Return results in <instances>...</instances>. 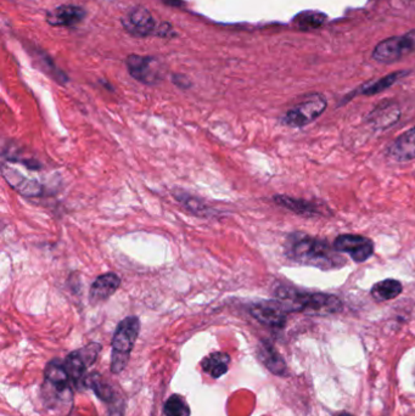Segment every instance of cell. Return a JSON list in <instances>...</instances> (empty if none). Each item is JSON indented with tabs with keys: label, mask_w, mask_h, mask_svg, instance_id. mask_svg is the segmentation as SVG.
I'll use <instances>...</instances> for the list:
<instances>
[{
	"label": "cell",
	"mask_w": 415,
	"mask_h": 416,
	"mask_svg": "<svg viewBox=\"0 0 415 416\" xmlns=\"http://www.w3.org/2000/svg\"><path fill=\"white\" fill-rule=\"evenodd\" d=\"M285 255L298 264L322 270L343 268L346 260L323 239L313 238L302 233L289 235L285 243Z\"/></svg>",
	"instance_id": "1"
},
{
	"label": "cell",
	"mask_w": 415,
	"mask_h": 416,
	"mask_svg": "<svg viewBox=\"0 0 415 416\" xmlns=\"http://www.w3.org/2000/svg\"><path fill=\"white\" fill-rule=\"evenodd\" d=\"M275 296L288 311H298L307 316H331L343 311L341 300L330 293H310L280 286Z\"/></svg>",
	"instance_id": "2"
},
{
	"label": "cell",
	"mask_w": 415,
	"mask_h": 416,
	"mask_svg": "<svg viewBox=\"0 0 415 416\" xmlns=\"http://www.w3.org/2000/svg\"><path fill=\"white\" fill-rule=\"evenodd\" d=\"M71 379L65 364L59 359L46 365L41 397L46 407L58 416H67L72 410L73 392Z\"/></svg>",
	"instance_id": "3"
},
{
	"label": "cell",
	"mask_w": 415,
	"mask_h": 416,
	"mask_svg": "<svg viewBox=\"0 0 415 416\" xmlns=\"http://www.w3.org/2000/svg\"><path fill=\"white\" fill-rule=\"evenodd\" d=\"M140 331V321L137 316H127L117 325L112 339L111 371L119 374L127 366L133 347Z\"/></svg>",
	"instance_id": "4"
},
{
	"label": "cell",
	"mask_w": 415,
	"mask_h": 416,
	"mask_svg": "<svg viewBox=\"0 0 415 416\" xmlns=\"http://www.w3.org/2000/svg\"><path fill=\"white\" fill-rule=\"evenodd\" d=\"M413 53H415V29L380 41L371 51V59L379 64H393Z\"/></svg>",
	"instance_id": "5"
},
{
	"label": "cell",
	"mask_w": 415,
	"mask_h": 416,
	"mask_svg": "<svg viewBox=\"0 0 415 416\" xmlns=\"http://www.w3.org/2000/svg\"><path fill=\"white\" fill-rule=\"evenodd\" d=\"M328 107V100L322 94H313L284 114L282 123L290 128H302L320 119Z\"/></svg>",
	"instance_id": "6"
},
{
	"label": "cell",
	"mask_w": 415,
	"mask_h": 416,
	"mask_svg": "<svg viewBox=\"0 0 415 416\" xmlns=\"http://www.w3.org/2000/svg\"><path fill=\"white\" fill-rule=\"evenodd\" d=\"M100 351V343L91 342L81 349L70 353L65 359V368L69 373L70 379L77 387L81 386L83 376L86 374L88 368L95 363Z\"/></svg>",
	"instance_id": "7"
},
{
	"label": "cell",
	"mask_w": 415,
	"mask_h": 416,
	"mask_svg": "<svg viewBox=\"0 0 415 416\" xmlns=\"http://www.w3.org/2000/svg\"><path fill=\"white\" fill-rule=\"evenodd\" d=\"M334 248L340 253H347L357 263L368 261L375 251L373 240L356 234L338 235L334 241Z\"/></svg>",
	"instance_id": "8"
},
{
	"label": "cell",
	"mask_w": 415,
	"mask_h": 416,
	"mask_svg": "<svg viewBox=\"0 0 415 416\" xmlns=\"http://www.w3.org/2000/svg\"><path fill=\"white\" fill-rule=\"evenodd\" d=\"M127 67L131 76L144 84H156L162 78L160 64L152 58L131 55L127 59Z\"/></svg>",
	"instance_id": "9"
},
{
	"label": "cell",
	"mask_w": 415,
	"mask_h": 416,
	"mask_svg": "<svg viewBox=\"0 0 415 416\" xmlns=\"http://www.w3.org/2000/svg\"><path fill=\"white\" fill-rule=\"evenodd\" d=\"M250 313L261 324L270 328H283L286 323V314L289 311L278 300H270L253 303L250 308Z\"/></svg>",
	"instance_id": "10"
},
{
	"label": "cell",
	"mask_w": 415,
	"mask_h": 416,
	"mask_svg": "<svg viewBox=\"0 0 415 416\" xmlns=\"http://www.w3.org/2000/svg\"><path fill=\"white\" fill-rule=\"evenodd\" d=\"M124 28L134 36L145 37L156 31V22L150 11L145 8H134L124 19Z\"/></svg>",
	"instance_id": "11"
},
{
	"label": "cell",
	"mask_w": 415,
	"mask_h": 416,
	"mask_svg": "<svg viewBox=\"0 0 415 416\" xmlns=\"http://www.w3.org/2000/svg\"><path fill=\"white\" fill-rule=\"evenodd\" d=\"M121 285V279L117 274L114 273H106L96 278L95 281L91 284V291H89V300L91 304H99L101 302H105L109 300Z\"/></svg>",
	"instance_id": "12"
},
{
	"label": "cell",
	"mask_w": 415,
	"mask_h": 416,
	"mask_svg": "<svg viewBox=\"0 0 415 416\" xmlns=\"http://www.w3.org/2000/svg\"><path fill=\"white\" fill-rule=\"evenodd\" d=\"M274 202L279 206L284 207L295 215L303 217H315V215H324L323 208L313 201H307L303 199L288 196V195H275Z\"/></svg>",
	"instance_id": "13"
},
{
	"label": "cell",
	"mask_w": 415,
	"mask_h": 416,
	"mask_svg": "<svg viewBox=\"0 0 415 416\" xmlns=\"http://www.w3.org/2000/svg\"><path fill=\"white\" fill-rule=\"evenodd\" d=\"M3 175L6 179V182L15 188V190L21 192L22 195L26 196H39L41 194V184L33 180V179H28L25 177L22 173H20L14 168L10 167H3Z\"/></svg>",
	"instance_id": "14"
},
{
	"label": "cell",
	"mask_w": 415,
	"mask_h": 416,
	"mask_svg": "<svg viewBox=\"0 0 415 416\" xmlns=\"http://www.w3.org/2000/svg\"><path fill=\"white\" fill-rule=\"evenodd\" d=\"M400 117H401V110L397 104L388 102V104H381L374 109L368 117V122L374 128L386 129L396 123Z\"/></svg>",
	"instance_id": "15"
},
{
	"label": "cell",
	"mask_w": 415,
	"mask_h": 416,
	"mask_svg": "<svg viewBox=\"0 0 415 416\" xmlns=\"http://www.w3.org/2000/svg\"><path fill=\"white\" fill-rule=\"evenodd\" d=\"M258 358L274 375H288V366L278 351L268 342H262L258 348Z\"/></svg>",
	"instance_id": "16"
},
{
	"label": "cell",
	"mask_w": 415,
	"mask_h": 416,
	"mask_svg": "<svg viewBox=\"0 0 415 416\" xmlns=\"http://www.w3.org/2000/svg\"><path fill=\"white\" fill-rule=\"evenodd\" d=\"M84 18V11L79 6L62 5L48 14V22L53 26H73L81 22Z\"/></svg>",
	"instance_id": "17"
},
{
	"label": "cell",
	"mask_w": 415,
	"mask_h": 416,
	"mask_svg": "<svg viewBox=\"0 0 415 416\" xmlns=\"http://www.w3.org/2000/svg\"><path fill=\"white\" fill-rule=\"evenodd\" d=\"M407 74H409V71H396L393 74H386V76H383L379 79L365 83L357 90V94L371 96L385 92L388 88L393 87V84H396L400 79L406 77Z\"/></svg>",
	"instance_id": "18"
},
{
	"label": "cell",
	"mask_w": 415,
	"mask_h": 416,
	"mask_svg": "<svg viewBox=\"0 0 415 416\" xmlns=\"http://www.w3.org/2000/svg\"><path fill=\"white\" fill-rule=\"evenodd\" d=\"M403 291V285L396 279L381 280L371 288L370 293L378 302H385L397 298Z\"/></svg>",
	"instance_id": "19"
},
{
	"label": "cell",
	"mask_w": 415,
	"mask_h": 416,
	"mask_svg": "<svg viewBox=\"0 0 415 416\" xmlns=\"http://www.w3.org/2000/svg\"><path fill=\"white\" fill-rule=\"evenodd\" d=\"M230 363V357L227 353L215 352L211 353L210 356L202 361L201 365L205 373H207L211 377L219 379L228 371V365Z\"/></svg>",
	"instance_id": "20"
},
{
	"label": "cell",
	"mask_w": 415,
	"mask_h": 416,
	"mask_svg": "<svg viewBox=\"0 0 415 416\" xmlns=\"http://www.w3.org/2000/svg\"><path fill=\"white\" fill-rule=\"evenodd\" d=\"M327 15L320 13V11H315V10H310V11H303L301 14L297 15L296 18L294 19V22L296 23V26L301 29H317V28L324 26L327 22Z\"/></svg>",
	"instance_id": "21"
},
{
	"label": "cell",
	"mask_w": 415,
	"mask_h": 416,
	"mask_svg": "<svg viewBox=\"0 0 415 416\" xmlns=\"http://www.w3.org/2000/svg\"><path fill=\"white\" fill-rule=\"evenodd\" d=\"M86 384L89 386L96 396L100 398L101 401H104L106 403H112L117 399L116 398V392H114L112 387L109 384H106L104 380L101 379L100 375H93L89 376V379L86 380Z\"/></svg>",
	"instance_id": "22"
},
{
	"label": "cell",
	"mask_w": 415,
	"mask_h": 416,
	"mask_svg": "<svg viewBox=\"0 0 415 416\" xmlns=\"http://www.w3.org/2000/svg\"><path fill=\"white\" fill-rule=\"evenodd\" d=\"M164 414L166 416H190V408L182 396L173 394L164 404Z\"/></svg>",
	"instance_id": "23"
},
{
	"label": "cell",
	"mask_w": 415,
	"mask_h": 416,
	"mask_svg": "<svg viewBox=\"0 0 415 416\" xmlns=\"http://www.w3.org/2000/svg\"><path fill=\"white\" fill-rule=\"evenodd\" d=\"M178 199V201L182 202L183 206L185 207L187 210L192 212L194 215H207V207L204 205V202L197 200L195 197L189 196L187 194L183 195H176Z\"/></svg>",
	"instance_id": "24"
},
{
	"label": "cell",
	"mask_w": 415,
	"mask_h": 416,
	"mask_svg": "<svg viewBox=\"0 0 415 416\" xmlns=\"http://www.w3.org/2000/svg\"><path fill=\"white\" fill-rule=\"evenodd\" d=\"M340 416H352V415H350V414H343V415H340Z\"/></svg>",
	"instance_id": "25"
}]
</instances>
